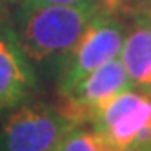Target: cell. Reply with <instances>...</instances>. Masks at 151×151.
<instances>
[{
    "mask_svg": "<svg viewBox=\"0 0 151 151\" xmlns=\"http://www.w3.org/2000/svg\"><path fill=\"white\" fill-rule=\"evenodd\" d=\"M109 9L113 7L102 2L29 4L22 0L13 17V29L31 64L57 77L86 29Z\"/></svg>",
    "mask_w": 151,
    "mask_h": 151,
    "instance_id": "6da1fadb",
    "label": "cell"
},
{
    "mask_svg": "<svg viewBox=\"0 0 151 151\" xmlns=\"http://www.w3.org/2000/svg\"><path fill=\"white\" fill-rule=\"evenodd\" d=\"M124 18L118 11L109 9L91 22L55 77L58 96L68 95L93 69L120 55L127 33V22Z\"/></svg>",
    "mask_w": 151,
    "mask_h": 151,
    "instance_id": "7a4b0ae2",
    "label": "cell"
},
{
    "mask_svg": "<svg viewBox=\"0 0 151 151\" xmlns=\"http://www.w3.org/2000/svg\"><path fill=\"white\" fill-rule=\"evenodd\" d=\"M0 151H57L77 126L58 106L29 100L2 118Z\"/></svg>",
    "mask_w": 151,
    "mask_h": 151,
    "instance_id": "3957f363",
    "label": "cell"
},
{
    "mask_svg": "<svg viewBox=\"0 0 151 151\" xmlns=\"http://www.w3.org/2000/svg\"><path fill=\"white\" fill-rule=\"evenodd\" d=\"M89 126L116 149L133 142H147L151 138V95L137 88L124 89L102 107Z\"/></svg>",
    "mask_w": 151,
    "mask_h": 151,
    "instance_id": "277c9868",
    "label": "cell"
},
{
    "mask_svg": "<svg viewBox=\"0 0 151 151\" xmlns=\"http://www.w3.org/2000/svg\"><path fill=\"white\" fill-rule=\"evenodd\" d=\"M133 88L120 58H113L93 69L75 88L60 96L58 107L75 124H91L99 111L115 95Z\"/></svg>",
    "mask_w": 151,
    "mask_h": 151,
    "instance_id": "5b68a950",
    "label": "cell"
},
{
    "mask_svg": "<svg viewBox=\"0 0 151 151\" xmlns=\"http://www.w3.org/2000/svg\"><path fill=\"white\" fill-rule=\"evenodd\" d=\"M37 91L35 66L20 46L13 26L0 24V118L33 100Z\"/></svg>",
    "mask_w": 151,
    "mask_h": 151,
    "instance_id": "8992f818",
    "label": "cell"
},
{
    "mask_svg": "<svg viewBox=\"0 0 151 151\" xmlns=\"http://www.w3.org/2000/svg\"><path fill=\"white\" fill-rule=\"evenodd\" d=\"M120 62L133 88L151 95V26L137 17L127 22Z\"/></svg>",
    "mask_w": 151,
    "mask_h": 151,
    "instance_id": "52a82bcc",
    "label": "cell"
},
{
    "mask_svg": "<svg viewBox=\"0 0 151 151\" xmlns=\"http://www.w3.org/2000/svg\"><path fill=\"white\" fill-rule=\"evenodd\" d=\"M60 151H120L89 124H78L66 135Z\"/></svg>",
    "mask_w": 151,
    "mask_h": 151,
    "instance_id": "ba28073f",
    "label": "cell"
},
{
    "mask_svg": "<svg viewBox=\"0 0 151 151\" xmlns=\"http://www.w3.org/2000/svg\"><path fill=\"white\" fill-rule=\"evenodd\" d=\"M151 6V0H122L120 2V15L126 18H131L138 15L142 9Z\"/></svg>",
    "mask_w": 151,
    "mask_h": 151,
    "instance_id": "9c48e42d",
    "label": "cell"
},
{
    "mask_svg": "<svg viewBox=\"0 0 151 151\" xmlns=\"http://www.w3.org/2000/svg\"><path fill=\"white\" fill-rule=\"evenodd\" d=\"M29 4H88V2H102L111 6L113 9H116L120 13V2L122 0H24Z\"/></svg>",
    "mask_w": 151,
    "mask_h": 151,
    "instance_id": "30bf717a",
    "label": "cell"
},
{
    "mask_svg": "<svg viewBox=\"0 0 151 151\" xmlns=\"http://www.w3.org/2000/svg\"><path fill=\"white\" fill-rule=\"evenodd\" d=\"M120 151H151V146H147V144H140V142H133V144H129V146L122 147Z\"/></svg>",
    "mask_w": 151,
    "mask_h": 151,
    "instance_id": "8fae6325",
    "label": "cell"
},
{
    "mask_svg": "<svg viewBox=\"0 0 151 151\" xmlns=\"http://www.w3.org/2000/svg\"><path fill=\"white\" fill-rule=\"evenodd\" d=\"M137 18H140V20H144V22L147 24V26H151V6H147L146 9H142L138 15H135Z\"/></svg>",
    "mask_w": 151,
    "mask_h": 151,
    "instance_id": "7c38bea8",
    "label": "cell"
},
{
    "mask_svg": "<svg viewBox=\"0 0 151 151\" xmlns=\"http://www.w3.org/2000/svg\"><path fill=\"white\" fill-rule=\"evenodd\" d=\"M57 151H60V149H57Z\"/></svg>",
    "mask_w": 151,
    "mask_h": 151,
    "instance_id": "4fadbf2b",
    "label": "cell"
}]
</instances>
